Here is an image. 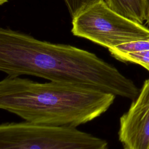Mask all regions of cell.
<instances>
[{
    "instance_id": "cell-5",
    "label": "cell",
    "mask_w": 149,
    "mask_h": 149,
    "mask_svg": "<svg viewBox=\"0 0 149 149\" xmlns=\"http://www.w3.org/2000/svg\"><path fill=\"white\" fill-rule=\"evenodd\" d=\"M118 134L123 149H149V79L120 117Z\"/></svg>"
},
{
    "instance_id": "cell-1",
    "label": "cell",
    "mask_w": 149,
    "mask_h": 149,
    "mask_svg": "<svg viewBox=\"0 0 149 149\" xmlns=\"http://www.w3.org/2000/svg\"><path fill=\"white\" fill-rule=\"evenodd\" d=\"M0 70L9 77L36 76L99 89L134 100L140 90L115 66L90 51L0 29Z\"/></svg>"
},
{
    "instance_id": "cell-7",
    "label": "cell",
    "mask_w": 149,
    "mask_h": 149,
    "mask_svg": "<svg viewBox=\"0 0 149 149\" xmlns=\"http://www.w3.org/2000/svg\"><path fill=\"white\" fill-rule=\"evenodd\" d=\"M147 50H149V39L133 41L108 49L109 52L113 58L122 54Z\"/></svg>"
},
{
    "instance_id": "cell-8",
    "label": "cell",
    "mask_w": 149,
    "mask_h": 149,
    "mask_svg": "<svg viewBox=\"0 0 149 149\" xmlns=\"http://www.w3.org/2000/svg\"><path fill=\"white\" fill-rule=\"evenodd\" d=\"M115 58L124 62L139 64L149 71V50L122 54Z\"/></svg>"
},
{
    "instance_id": "cell-3",
    "label": "cell",
    "mask_w": 149,
    "mask_h": 149,
    "mask_svg": "<svg viewBox=\"0 0 149 149\" xmlns=\"http://www.w3.org/2000/svg\"><path fill=\"white\" fill-rule=\"evenodd\" d=\"M108 141L77 127L26 121L0 125V149H108Z\"/></svg>"
},
{
    "instance_id": "cell-9",
    "label": "cell",
    "mask_w": 149,
    "mask_h": 149,
    "mask_svg": "<svg viewBox=\"0 0 149 149\" xmlns=\"http://www.w3.org/2000/svg\"><path fill=\"white\" fill-rule=\"evenodd\" d=\"M69 13L73 18L88 6L100 0H63Z\"/></svg>"
},
{
    "instance_id": "cell-6",
    "label": "cell",
    "mask_w": 149,
    "mask_h": 149,
    "mask_svg": "<svg viewBox=\"0 0 149 149\" xmlns=\"http://www.w3.org/2000/svg\"><path fill=\"white\" fill-rule=\"evenodd\" d=\"M109 7L118 14L137 23L146 22L145 0H105Z\"/></svg>"
},
{
    "instance_id": "cell-2",
    "label": "cell",
    "mask_w": 149,
    "mask_h": 149,
    "mask_svg": "<svg viewBox=\"0 0 149 149\" xmlns=\"http://www.w3.org/2000/svg\"><path fill=\"white\" fill-rule=\"evenodd\" d=\"M115 97L73 83H40L21 76L0 81V108L36 125L77 127L105 113Z\"/></svg>"
},
{
    "instance_id": "cell-10",
    "label": "cell",
    "mask_w": 149,
    "mask_h": 149,
    "mask_svg": "<svg viewBox=\"0 0 149 149\" xmlns=\"http://www.w3.org/2000/svg\"><path fill=\"white\" fill-rule=\"evenodd\" d=\"M8 1H9V0H0V5H3V3L7 2Z\"/></svg>"
},
{
    "instance_id": "cell-4",
    "label": "cell",
    "mask_w": 149,
    "mask_h": 149,
    "mask_svg": "<svg viewBox=\"0 0 149 149\" xmlns=\"http://www.w3.org/2000/svg\"><path fill=\"white\" fill-rule=\"evenodd\" d=\"M72 34L108 49L149 39V29L113 10L105 0L95 2L72 18Z\"/></svg>"
}]
</instances>
